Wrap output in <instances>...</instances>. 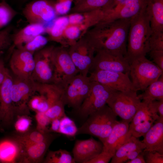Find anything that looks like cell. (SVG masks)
<instances>
[{
	"mask_svg": "<svg viewBox=\"0 0 163 163\" xmlns=\"http://www.w3.org/2000/svg\"><path fill=\"white\" fill-rule=\"evenodd\" d=\"M131 19L101 22L88 28L82 37L95 50L115 51L124 56Z\"/></svg>",
	"mask_w": 163,
	"mask_h": 163,
	"instance_id": "1",
	"label": "cell"
},
{
	"mask_svg": "<svg viewBox=\"0 0 163 163\" xmlns=\"http://www.w3.org/2000/svg\"><path fill=\"white\" fill-rule=\"evenodd\" d=\"M146 7L130 19L125 56L129 63L137 58L145 56L150 51L149 42L152 31Z\"/></svg>",
	"mask_w": 163,
	"mask_h": 163,
	"instance_id": "2",
	"label": "cell"
},
{
	"mask_svg": "<svg viewBox=\"0 0 163 163\" xmlns=\"http://www.w3.org/2000/svg\"><path fill=\"white\" fill-rule=\"evenodd\" d=\"M117 116L107 105L90 114L78 128L77 135L87 134L97 137L103 143L117 121Z\"/></svg>",
	"mask_w": 163,
	"mask_h": 163,
	"instance_id": "3",
	"label": "cell"
},
{
	"mask_svg": "<svg viewBox=\"0 0 163 163\" xmlns=\"http://www.w3.org/2000/svg\"><path fill=\"white\" fill-rule=\"evenodd\" d=\"M129 63L131 81L137 91H144L163 74V71L145 56L135 59Z\"/></svg>",
	"mask_w": 163,
	"mask_h": 163,
	"instance_id": "4",
	"label": "cell"
},
{
	"mask_svg": "<svg viewBox=\"0 0 163 163\" xmlns=\"http://www.w3.org/2000/svg\"><path fill=\"white\" fill-rule=\"evenodd\" d=\"M65 47H54L52 52L53 66L54 84L63 89L78 73L68 50Z\"/></svg>",
	"mask_w": 163,
	"mask_h": 163,
	"instance_id": "5",
	"label": "cell"
},
{
	"mask_svg": "<svg viewBox=\"0 0 163 163\" xmlns=\"http://www.w3.org/2000/svg\"><path fill=\"white\" fill-rule=\"evenodd\" d=\"M37 82L32 78H24L14 75L11 89V95L16 117L29 115L28 103L37 91Z\"/></svg>",
	"mask_w": 163,
	"mask_h": 163,
	"instance_id": "6",
	"label": "cell"
},
{
	"mask_svg": "<svg viewBox=\"0 0 163 163\" xmlns=\"http://www.w3.org/2000/svg\"><path fill=\"white\" fill-rule=\"evenodd\" d=\"M136 92L116 91L107 104L117 116L130 123L141 102Z\"/></svg>",
	"mask_w": 163,
	"mask_h": 163,
	"instance_id": "7",
	"label": "cell"
},
{
	"mask_svg": "<svg viewBox=\"0 0 163 163\" xmlns=\"http://www.w3.org/2000/svg\"><path fill=\"white\" fill-rule=\"evenodd\" d=\"M91 81L87 96L79 108L75 111L79 117L85 121L90 114L106 104L110 96L116 91L97 82Z\"/></svg>",
	"mask_w": 163,
	"mask_h": 163,
	"instance_id": "8",
	"label": "cell"
},
{
	"mask_svg": "<svg viewBox=\"0 0 163 163\" xmlns=\"http://www.w3.org/2000/svg\"><path fill=\"white\" fill-rule=\"evenodd\" d=\"M95 52L89 72L94 70H103L129 75V63L120 52L103 50Z\"/></svg>",
	"mask_w": 163,
	"mask_h": 163,
	"instance_id": "9",
	"label": "cell"
},
{
	"mask_svg": "<svg viewBox=\"0 0 163 163\" xmlns=\"http://www.w3.org/2000/svg\"><path fill=\"white\" fill-rule=\"evenodd\" d=\"M91 82L88 76L79 73L75 75L63 90L62 99L65 105L77 110L87 96Z\"/></svg>",
	"mask_w": 163,
	"mask_h": 163,
	"instance_id": "10",
	"label": "cell"
},
{
	"mask_svg": "<svg viewBox=\"0 0 163 163\" xmlns=\"http://www.w3.org/2000/svg\"><path fill=\"white\" fill-rule=\"evenodd\" d=\"M54 4L48 0H33L26 5L22 14L29 24H43L54 20Z\"/></svg>",
	"mask_w": 163,
	"mask_h": 163,
	"instance_id": "11",
	"label": "cell"
},
{
	"mask_svg": "<svg viewBox=\"0 0 163 163\" xmlns=\"http://www.w3.org/2000/svg\"><path fill=\"white\" fill-rule=\"evenodd\" d=\"M53 47L52 46L43 47L34 53V67L32 78L35 82L41 83H54L52 59Z\"/></svg>",
	"mask_w": 163,
	"mask_h": 163,
	"instance_id": "12",
	"label": "cell"
},
{
	"mask_svg": "<svg viewBox=\"0 0 163 163\" xmlns=\"http://www.w3.org/2000/svg\"><path fill=\"white\" fill-rule=\"evenodd\" d=\"M68 50L78 73L88 76L94 56V49L82 37L70 46Z\"/></svg>",
	"mask_w": 163,
	"mask_h": 163,
	"instance_id": "13",
	"label": "cell"
},
{
	"mask_svg": "<svg viewBox=\"0 0 163 163\" xmlns=\"http://www.w3.org/2000/svg\"><path fill=\"white\" fill-rule=\"evenodd\" d=\"M91 81L96 82L116 91H136L127 74L103 70L89 72Z\"/></svg>",
	"mask_w": 163,
	"mask_h": 163,
	"instance_id": "14",
	"label": "cell"
},
{
	"mask_svg": "<svg viewBox=\"0 0 163 163\" xmlns=\"http://www.w3.org/2000/svg\"><path fill=\"white\" fill-rule=\"evenodd\" d=\"M9 65L14 76L32 78L34 67V54L22 49L15 48L10 54Z\"/></svg>",
	"mask_w": 163,
	"mask_h": 163,
	"instance_id": "15",
	"label": "cell"
},
{
	"mask_svg": "<svg viewBox=\"0 0 163 163\" xmlns=\"http://www.w3.org/2000/svg\"><path fill=\"white\" fill-rule=\"evenodd\" d=\"M13 81V76L8 70L6 77L0 86V124L5 126L11 125L16 117L11 95Z\"/></svg>",
	"mask_w": 163,
	"mask_h": 163,
	"instance_id": "16",
	"label": "cell"
},
{
	"mask_svg": "<svg viewBox=\"0 0 163 163\" xmlns=\"http://www.w3.org/2000/svg\"><path fill=\"white\" fill-rule=\"evenodd\" d=\"M148 0H124L111 9L108 10L100 22L118 19H131L147 6Z\"/></svg>",
	"mask_w": 163,
	"mask_h": 163,
	"instance_id": "17",
	"label": "cell"
},
{
	"mask_svg": "<svg viewBox=\"0 0 163 163\" xmlns=\"http://www.w3.org/2000/svg\"><path fill=\"white\" fill-rule=\"evenodd\" d=\"M101 142L92 138L76 140L72 149L73 157L75 163H87L95 157L103 150Z\"/></svg>",
	"mask_w": 163,
	"mask_h": 163,
	"instance_id": "18",
	"label": "cell"
},
{
	"mask_svg": "<svg viewBox=\"0 0 163 163\" xmlns=\"http://www.w3.org/2000/svg\"><path fill=\"white\" fill-rule=\"evenodd\" d=\"M129 123L117 121L110 134L103 143V150L114 154L117 149L131 136L129 134Z\"/></svg>",
	"mask_w": 163,
	"mask_h": 163,
	"instance_id": "19",
	"label": "cell"
},
{
	"mask_svg": "<svg viewBox=\"0 0 163 163\" xmlns=\"http://www.w3.org/2000/svg\"><path fill=\"white\" fill-rule=\"evenodd\" d=\"M23 146L14 137L0 141V162L21 163Z\"/></svg>",
	"mask_w": 163,
	"mask_h": 163,
	"instance_id": "20",
	"label": "cell"
},
{
	"mask_svg": "<svg viewBox=\"0 0 163 163\" xmlns=\"http://www.w3.org/2000/svg\"><path fill=\"white\" fill-rule=\"evenodd\" d=\"M154 123L143 136L144 150L163 154V118L159 117Z\"/></svg>",
	"mask_w": 163,
	"mask_h": 163,
	"instance_id": "21",
	"label": "cell"
},
{
	"mask_svg": "<svg viewBox=\"0 0 163 163\" xmlns=\"http://www.w3.org/2000/svg\"><path fill=\"white\" fill-rule=\"evenodd\" d=\"M46 32L43 24H29L20 30L12 33V44L9 50L10 54L15 48L19 47L30 41L36 36Z\"/></svg>",
	"mask_w": 163,
	"mask_h": 163,
	"instance_id": "22",
	"label": "cell"
},
{
	"mask_svg": "<svg viewBox=\"0 0 163 163\" xmlns=\"http://www.w3.org/2000/svg\"><path fill=\"white\" fill-rule=\"evenodd\" d=\"M55 138L35 144L23 145L21 163H38L43 162L50 145Z\"/></svg>",
	"mask_w": 163,
	"mask_h": 163,
	"instance_id": "23",
	"label": "cell"
},
{
	"mask_svg": "<svg viewBox=\"0 0 163 163\" xmlns=\"http://www.w3.org/2000/svg\"><path fill=\"white\" fill-rule=\"evenodd\" d=\"M146 10L152 34L163 32V0H148Z\"/></svg>",
	"mask_w": 163,
	"mask_h": 163,
	"instance_id": "24",
	"label": "cell"
},
{
	"mask_svg": "<svg viewBox=\"0 0 163 163\" xmlns=\"http://www.w3.org/2000/svg\"><path fill=\"white\" fill-rule=\"evenodd\" d=\"M159 116L151 102L141 101L132 121L129 129L138 124L148 120L156 121Z\"/></svg>",
	"mask_w": 163,
	"mask_h": 163,
	"instance_id": "25",
	"label": "cell"
},
{
	"mask_svg": "<svg viewBox=\"0 0 163 163\" xmlns=\"http://www.w3.org/2000/svg\"><path fill=\"white\" fill-rule=\"evenodd\" d=\"M114 7L113 0H81L75 4L72 11L84 13L98 9H110Z\"/></svg>",
	"mask_w": 163,
	"mask_h": 163,
	"instance_id": "26",
	"label": "cell"
},
{
	"mask_svg": "<svg viewBox=\"0 0 163 163\" xmlns=\"http://www.w3.org/2000/svg\"><path fill=\"white\" fill-rule=\"evenodd\" d=\"M145 148L144 143L138 138L131 136L116 151L111 158V163H123L125 157L130 152L136 150H144Z\"/></svg>",
	"mask_w": 163,
	"mask_h": 163,
	"instance_id": "27",
	"label": "cell"
},
{
	"mask_svg": "<svg viewBox=\"0 0 163 163\" xmlns=\"http://www.w3.org/2000/svg\"><path fill=\"white\" fill-rule=\"evenodd\" d=\"M144 91L142 94L138 95L142 101L149 103L155 100H163V74Z\"/></svg>",
	"mask_w": 163,
	"mask_h": 163,
	"instance_id": "28",
	"label": "cell"
},
{
	"mask_svg": "<svg viewBox=\"0 0 163 163\" xmlns=\"http://www.w3.org/2000/svg\"><path fill=\"white\" fill-rule=\"evenodd\" d=\"M51 133H44L36 129L30 130L23 134H18L14 137L23 145L40 143L55 138L56 135Z\"/></svg>",
	"mask_w": 163,
	"mask_h": 163,
	"instance_id": "29",
	"label": "cell"
},
{
	"mask_svg": "<svg viewBox=\"0 0 163 163\" xmlns=\"http://www.w3.org/2000/svg\"><path fill=\"white\" fill-rule=\"evenodd\" d=\"M52 25L46 29L49 34L48 40L55 41L62 45V36L64 30L69 24L68 18L61 17L54 20Z\"/></svg>",
	"mask_w": 163,
	"mask_h": 163,
	"instance_id": "30",
	"label": "cell"
},
{
	"mask_svg": "<svg viewBox=\"0 0 163 163\" xmlns=\"http://www.w3.org/2000/svg\"><path fill=\"white\" fill-rule=\"evenodd\" d=\"M43 162L45 163H75L71 154L62 149L49 151Z\"/></svg>",
	"mask_w": 163,
	"mask_h": 163,
	"instance_id": "31",
	"label": "cell"
},
{
	"mask_svg": "<svg viewBox=\"0 0 163 163\" xmlns=\"http://www.w3.org/2000/svg\"><path fill=\"white\" fill-rule=\"evenodd\" d=\"M18 12L5 0L0 2V30L8 25Z\"/></svg>",
	"mask_w": 163,
	"mask_h": 163,
	"instance_id": "32",
	"label": "cell"
},
{
	"mask_svg": "<svg viewBox=\"0 0 163 163\" xmlns=\"http://www.w3.org/2000/svg\"><path fill=\"white\" fill-rule=\"evenodd\" d=\"M78 130L74 121L66 115L60 118L58 133L72 137L77 135Z\"/></svg>",
	"mask_w": 163,
	"mask_h": 163,
	"instance_id": "33",
	"label": "cell"
},
{
	"mask_svg": "<svg viewBox=\"0 0 163 163\" xmlns=\"http://www.w3.org/2000/svg\"><path fill=\"white\" fill-rule=\"evenodd\" d=\"M48 38L40 34L36 36L23 45L17 48L22 49L34 54L36 51L44 47L48 43Z\"/></svg>",
	"mask_w": 163,
	"mask_h": 163,
	"instance_id": "34",
	"label": "cell"
},
{
	"mask_svg": "<svg viewBox=\"0 0 163 163\" xmlns=\"http://www.w3.org/2000/svg\"><path fill=\"white\" fill-rule=\"evenodd\" d=\"M13 30L12 26L8 25L0 30V55L5 50H9L11 47Z\"/></svg>",
	"mask_w": 163,
	"mask_h": 163,
	"instance_id": "35",
	"label": "cell"
},
{
	"mask_svg": "<svg viewBox=\"0 0 163 163\" xmlns=\"http://www.w3.org/2000/svg\"><path fill=\"white\" fill-rule=\"evenodd\" d=\"M14 123V127L18 134H23L30 130L32 120L28 115H18Z\"/></svg>",
	"mask_w": 163,
	"mask_h": 163,
	"instance_id": "36",
	"label": "cell"
},
{
	"mask_svg": "<svg viewBox=\"0 0 163 163\" xmlns=\"http://www.w3.org/2000/svg\"><path fill=\"white\" fill-rule=\"evenodd\" d=\"M65 106L61 98L51 105L45 113L50 121L56 118H61L66 115Z\"/></svg>",
	"mask_w": 163,
	"mask_h": 163,
	"instance_id": "37",
	"label": "cell"
},
{
	"mask_svg": "<svg viewBox=\"0 0 163 163\" xmlns=\"http://www.w3.org/2000/svg\"><path fill=\"white\" fill-rule=\"evenodd\" d=\"M35 118L37 122L36 129L44 133H50L48 126L51 121L45 113H36Z\"/></svg>",
	"mask_w": 163,
	"mask_h": 163,
	"instance_id": "38",
	"label": "cell"
},
{
	"mask_svg": "<svg viewBox=\"0 0 163 163\" xmlns=\"http://www.w3.org/2000/svg\"><path fill=\"white\" fill-rule=\"evenodd\" d=\"M149 44L150 51L163 50V32L152 34Z\"/></svg>",
	"mask_w": 163,
	"mask_h": 163,
	"instance_id": "39",
	"label": "cell"
},
{
	"mask_svg": "<svg viewBox=\"0 0 163 163\" xmlns=\"http://www.w3.org/2000/svg\"><path fill=\"white\" fill-rule=\"evenodd\" d=\"M144 157L147 163H163V154L155 151H149L144 150Z\"/></svg>",
	"mask_w": 163,
	"mask_h": 163,
	"instance_id": "40",
	"label": "cell"
},
{
	"mask_svg": "<svg viewBox=\"0 0 163 163\" xmlns=\"http://www.w3.org/2000/svg\"><path fill=\"white\" fill-rule=\"evenodd\" d=\"M64 33L66 37L69 40V45L70 46L76 42L75 40L79 37L81 34V30L78 26L73 25L67 27L64 31Z\"/></svg>",
	"mask_w": 163,
	"mask_h": 163,
	"instance_id": "41",
	"label": "cell"
},
{
	"mask_svg": "<svg viewBox=\"0 0 163 163\" xmlns=\"http://www.w3.org/2000/svg\"><path fill=\"white\" fill-rule=\"evenodd\" d=\"M74 0H58L54 4L56 13L64 14L67 13L71 9L72 2Z\"/></svg>",
	"mask_w": 163,
	"mask_h": 163,
	"instance_id": "42",
	"label": "cell"
},
{
	"mask_svg": "<svg viewBox=\"0 0 163 163\" xmlns=\"http://www.w3.org/2000/svg\"><path fill=\"white\" fill-rule=\"evenodd\" d=\"M114 154L107 151L102 150L95 157L88 161L87 163H108Z\"/></svg>",
	"mask_w": 163,
	"mask_h": 163,
	"instance_id": "43",
	"label": "cell"
},
{
	"mask_svg": "<svg viewBox=\"0 0 163 163\" xmlns=\"http://www.w3.org/2000/svg\"><path fill=\"white\" fill-rule=\"evenodd\" d=\"M149 52L155 63L163 71V50L151 51Z\"/></svg>",
	"mask_w": 163,
	"mask_h": 163,
	"instance_id": "44",
	"label": "cell"
},
{
	"mask_svg": "<svg viewBox=\"0 0 163 163\" xmlns=\"http://www.w3.org/2000/svg\"><path fill=\"white\" fill-rule=\"evenodd\" d=\"M84 14L80 13H75L70 15L69 18V23L72 24H82L85 21Z\"/></svg>",
	"mask_w": 163,
	"mask_h": 163,
	"instance_id": "45",
	"label": "cell"
},
{
	"mask_svg": "<svg viewBox=\"0 0 163 163\" xmlns=\"http://www.w3.org/2000/svg\"><path fill=\"white\" fill-rule=\"evenodd\" d=\"M151 103L159 117L163 118V100L154 101Z\"/></svg>",
	"mask_w": 163,
	"mask_h": 163,
	"instance_id": "46",
	"label": "cell"
},
{
	"mask_svg": "<svg viewBox=\"0 0 163 163\" xmlns=\"http://www.w3.org/2000/svg\"><path fill=\"white\" fill-rule=\"evenodd\" d=\"M60 118H56L51 121L50 126L49 129L50 133H58L60 123Z\"/></svg>",
	"mask_w": 163,
	"mask_h": 163,
	"instance_id": "47",
	"label": "cell"
},
{
	"mask_svg": "<svg viewBox=\"0 0 163 163\" xmlns=\"http://www.w3.org/2000/svg\"><path fill=\"white\" fill-rule=\"evenodd\" d=\"M8 71L4 65L3 61L0 59V86L4 81Z\"/></svg>",
	"mask_w": 163,
	"mask_h": 163,
	"instance_id": "48",
	"label": "cell"
},
{
	"mask_svg": "<svg viewBox=\"0 0 163 163\" xmlns=\"http://www.w3.org/2000/svg\"><path fill=\"white\" fill-rule=\"evenodd\" d=\"M142 149H137L134 150L128 154L123 159V163L126 162L128 161L131 160L135 158L141 152L143 151Z\"/></svg>",
	"mask_w": 163,
	"mask_h": 163,
	"instance_id": "49",
	"label": "cell"
},
{
	"mask_svg": "<svg viewBox=\"0 0 163 163\" xmlns=\"http://www.w3.org/2000/svg\"><path fill=\"white\" fill-rule=\"evenodd\" d=\"M143 151L140 153L135 158L132 160L128 161L126 162V163H145L146 162L144 157Z\"/></svg>",
	"mask_w": 163,
	"mask_h": 163,
	"instance_id": "50",
	"label": "cell"
},
{
	"mask_svg": "<svg viewBox=\"0 0 163 163\" xmlns=\"http://www.w3.org/2000/svg\"><path fill=\"white\" fill-rule=\"evenodd\" d=\"M114 7L118 5L124 0H113Z\"/></svg>",
	"mask_w": 163,
	"mask_h": 163,
	"instance_id": "51",
	"label": "cell"
},
{
	"mask_svg": "<svg viewBox=\"0 0 163 163\" xmlns=\"http://www.w3.org/2000/svg\"><path fill=\"white\" fill-rule=\"evenodd\" d=\"M75 1V4L79 2L81 0H74Z\"/></svg>",
	"mask_w": 163,
	"mask_h": 163,
	"instance_id": "52",
	"label": "cell"
},
{
	"mask_svg": "<svg viewBox=\"0 0 163 163\" xmlns=\"http://www.w3.org/2000/svg\"><path fill=\"white\" fill-rule=\"evenodd\" d=\"M21 0V1L23 2H26L27 1H28L30 0Z\"/></svg>",
	"mask_w": 163,
	"mask_h": 163,
	"instance_id": "53",
	"label": "cell"
},
{
	"mask_svg": "<svg viewBox=\"0 0 163 163\" xmlns=\"http://www.w3.org/2000/svg\"><path fill=\"white\" fill-rule=\"evenodd\" d=\"M1 0L2 1V0H5V1H6V0Z\"/></svg>",
	"mask_w": 163,
	"mask_h": 163,
	"instance_id": "54",
	"label": "cell"
}]
</instances>
